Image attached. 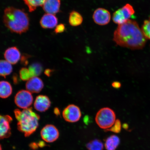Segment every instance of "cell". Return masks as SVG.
Listing matches in <instances>:
<instances>
[{
    "label": "cell",
    "instance_id": "cell-27",
    "mask_svg": "<svg viewBox=\"0 0 150 150\" xmlns=\"http://www.w3.org/2000/svg\"><path fill=\"white\" fill-rule=\"evenodd\" d=\"M112 86L114 88L117 89L121 87V84L119 82L115 81L112 83Z\"/></svg>",
    "mask_w": 150,
    "mask_h": 150
},
{
    "label": "cell",
    "instance_id": "cell-16",
    "mask_svg": "<svg viewBox=\"0 0 150 150\" xmlns=\"http://www.w3.org/2000/svg\"><path fill=\"white\" fill-rule=\"evenodd\" d=\"M12 87L9 82L5 81H0V98H6L12 93Z\"/></svg>",
    "mask_w": 150,
    "mask_h": 150
},
{
    "label": "cell",
    "instance_id": "cell-12",
    "mask_svg": "<svg viewBox=\"0 0 150 150\" xmlns=\"http://www.w3.org/2000/svg\"><path fill=\"white\" fill-rule=\"evenodd\" d=\"M51 104L50 99L47 96L40 95L38 96L35 98L34 103V107L38 111L45 112L50 108Z\"/></svg>",
    "mask_w": 150,
    "mask_h": 150
},
{
    "label": "cell",
    "instance_id": "cell-15",
    "mask_svg": "<svg viewBox=\"0 0 150 150\" xmlns=\"http://www.w3.org/2000/svg\"><path fill=\"white\" fill-rule=\"evenodd\" d=\"M61 0H46L42 7L47 13L55 15L59 12Z\"/></svg>",
    "mask_w": 150,
    "mask_h": 150
},
{
    "label": "cell",
    "instance_id": "cell-9",
    "mask_svg": "<svg viewBox=\"0 0 150 150\" xmlns=\"http://www.w3.org/2000/svg\"><path fill=\"white\" fill-rule=\"evenodd\" d=\"M93 18L96 23L100 25H104L109 23L111 16L109 11L104 8H98L94 12Z\"/></svg>",
    "mask_w": 150,
    "mask_h": 150
},
{
    "label": "cell",
    "instance_id": "cell-17",
    "mask_svg": "<svg viewBox=\"0 0 150 150\" xmlns=\"http://www.w3.org/2000/svg\"><path fill=\"white\" fill-rule=\"evenodd\" d=\"M120 143V139L116 135H112L107 139L105 146L106 150H115Z\"/></svg>",
    "mask_w": 150,
    "mask_h": 150
},
{
    "label": "cell",
    "instance_id": "cell-21",
    "mask_svg": "<svg viewBox=\"0 0 150 150\" xmlns=\"http://www.w3.org/2000/svg\"><path fill=\"white\" fill-rule=\"evenodd\" d=\"M31 77L38 76L42 73V65L38 63L32 64L28 69Z\"/></svg>",
    "mask_w": 150,
    "mask_h": 150
},
{
    "label": "cell",
    "instance_id": "cell-10",
    "mask_svg": "<svg viewBox=\"0 0 150 150\" xmlns=\"http://www.w3.org/2000/svg\"><path fill=\"white\" fill-rule=\"evenodd\" d=\"M12 120L10 116L0 115V140L8 138L10 136V125Z\"/></svg>",
    "mask_w": 150,
    "mask_h": 150
},
{
    "label": "cell",
    "instance_id": "cell-6",
    "mask_svg": "<svg viewBox=\"0 0 150 150\" xmlns=\"http://www.w3.org/2000/svg\"><path fill=\"white\" fill-rule=\"evenodd\" d=\"M33 101L32 93L27 90L18 92L15 96L14 102L16 106L22 109L30 108Z\"/></svg>",
    "mask_w": 150,
    "mask_h": 150
},
{
    "label": "cell",
    "instance_id": "cell-7",
    "mask_svg": "<svg viewBox=\"0 0 150 150\" xmlns=\"http://www.w3.org/2000/svg\"><path fill=\"white\" fill-rule=\"evenodd\" d=\"M63 117L65 120L69 122L74 123L78 122L81 117L80 109L74 104L69 105L63 110Z\"/></svg>",
    "mask_w": 150,
    "mask_h": 150
},
{
    "label": "cell",
    "instance_id": "cell-19",
    "mask_svg": "<svg viewBox=\"0 0 150 150\" xmlns=\"http://www.w3.org/2000/svg\"><path fill=\"white\" fill-rule=\"evenodd\" d=\"M12 64L6 60H0V76L5 78L12 72Z\"/></svg>",
    "mask_w": 150,
    "mask_h": 150
},
{
    "label": "cell",
    "instance_id": "cell-29",
    "mask_svg": "<svg viewBox=\"0 0 150 150\" xmlns=\"http://www.w3.org/2000/svg\"><path fill=\"white\" fill-rule=\"evenodd\" d=\"M0 150H2V147L1 145H0Z\"/></svg>",
    "mask_w": 150,
    "mask_h": 150
},
{
    "label": "cell",
    "instance_id": "cell-3",
    "mask_svg": "<svg viewBox=\"0 0 150 150\" xmlns=\"http://www.w3.org/2000/svg\"><path fill=\"white\" fill-rule=\"evenodd\" d=\"M17 121L18 128L26 137H29L34 133L39 126L40 116L29 108L14 111Z\"/></svg>",
    "mask_w": 150,
    "mask_h": 150
},
{
    "label": "cell",
    "instance_id": "cell-13",
    "mask_svg": "<svg viewBox=\"0 0 150 150\" xmlns=\"http://www.w3.org/2000/svg\"><path fill=\"white\" fill-rule=\"evenodd\" d=\"M5 60L11 64H16L19 61L21 54L19 50L16 47L7 48L4 52Z\"/></svg>",
    "mask_w": 150,
    "mask_h": 150
},
{
    "label": "cell",
    "instance_id": "cell-4",
    "mask_svg": "<svg viewBox=\"0 0 150 150\" xmlns=\"http://www.w3.org/2000/svg\"><path fill=\"white\" fill-rule=\"evenodd\" d=\"M95 121L101 129L107 131L113 126L116 121V115L113 110L105 108L99 110L96 114Z\"/></svg>",
    "mask_w": 150,
    "mask_h": 150
},
{
    "label": "cell",
    "instance_id": "cell-5",
    "mask_svg": "<svg viewBox=\"0 0 150 150\" xmlns=\"http://www.w3.org/2000/svg\"><path fill=\"white\" fill-rule=\"evenodd\" d=\"M134 13V9L132 6L127 4L114 13L112 19L114 23L119 25L130 20L129 19Z\"/></svg>",
    "mask_w": 150,
    "mask_h": 150
},
{
    "label": "cell",
    "instance_id": "cell-26",
    "mask_svg": "<svg viewBox=\"0 0 150 150\" xmlns=\"http://www.w3.org/2000/svg\"><path fill=\"white\" fill-rule=\"evenodd\" d=\"M65 29V27L64 24H60L56 26L54 31L56 33H60L64 32Z\"/></svg>",
    "mask_w": 150,
    "mask_h": 150
},
{
    "label": "cell",
    "instance_id": "cell-25",
    "mask_svg": "<svg viewBox=\"0 0 150 150\" xmlns=\"http://www.w3.org/2000/svg\"><path fill=\"white\" fill-rule=\"evenodd\" d=\"M121 125L120 121L119 120H116L115 123L111 128L107 131H111L115 133H119L121 130Z\"/></svg>",
    "mask_w": 150,
    "mask_h": 150
},
{
    "label": "cell",
    "instance_id": "cell-14",
    "mask_svg": "<svg viewBox=\"0 0 150 150\" xmlns=\"http://www.w3.org/2000/svg\"><path fill=\"white\" fill-rule=\"evenodd\" d=\"M58 22V19L55 15L47 13L41 18L40 24L44 29H52L56 27Z\"/></svg>",
    "mask_w": 150,
    "mask_h": 150
},
{
    "label": "cell",
    "instance_id": "cell-18",
    "mask_svg": "<svg viewBox=\"0 0 150 150\" xmlns=\"http://www.w3.org/2000/svg\"><path fill=\"white\" fill-rule=\"evenodd\" d=\"M83 18L81 14L76 11L70 13L69 17V23L73 27H77L81 25L83 22Z\"/></svg>",
    "mask_w": 150,
    "mask_h": 150
},
{
    "label": "cell",
    "instance_id": "cell-24",
    "mask_svg": "<svg viewBox=\"0 0 150 150\" xmlns=\"http://www.w3.org/2000/svg\"><path fill=\"white\" fill-rule=\"evenodd\" d=\"M20 75L21 79L24 81H28L32 78L29 70L26 68H23L21 70Z\"/></svg>",
    "mask_w": 150,
    "mask_h": 150
},
{
    "label": "cell",
    "instance_id": "cell-23",
    "mask_svg": "<svg viewBox=\"0 0 150 150\" xmlns=\"http://www.w3.org/2000/svg\"><path fill=\"white\" fill-rule=\"evenodd\" d=\"M142 30L146 38L150 40V17L144 21Z\"/></svg>",
    "mask_w": 150,
    "mask_h": 150
},
{
    "label": "cell",
    "instance_id": "cell-2",
    "mask_svg": "<svg viewBox=\"0 0 150 150\" xmlns=\"http://www.w3.org/2000/svg\"><path fill=\"white\" fill-rule=\"evenodd\" d=\"M6 27L12 33H25L29 29L30 19L27 13L22 9L12 7L6 8L3 15Z\"/></svg>",
    "mask_w": 150,
    "mask_h": 150
},
{
    "label": "cell",
    "instance_id": "cell-20",
    "mask_svg": "<svg viewBox=\"0 0 150 150\" xmlns=\"http://www.w3.org/2000/svg\"><path fill=\"white\" fill-rule=\"evenodd\" d=\"M46 0H23L30 12L35 11L38 7L42 6Z\"/></svg>",
    "mask_w": 150,
    "mask_h": 150
},
{
    "label": "cell",
    "instance_id": "cell-22",
    "mask_svg": "<svg viewBox=\"0 0 150 150\" xmlns=\"http://www.w3.org/2000/svg\"><path fill=\"white\" fill-rule=\"evenodd\" d=\"M86 147L89 150H103L104 145L100 141L95 139L88 143Z\"/></svg>",
    "mask_w": 150,
    "mask_h": 150
},
{
    "label": "cell",
    "instance_id": "cell-28",
    "mask_svg": "<svg viewBox=\"0 0 150 150\" xmlns=\"http://www.w3.org/2000/svg\"><path fill=\"white\" fill-rule=\"evenodd\" d=\"M54 112H55V114L56 115H59L60 114V112L59 109L57 108L55 109V110H54Z\"/></svg>",
    "mask_w": 150,
    "mask_h": 150
},
{
    "label": "cell",
    "instance_id": "cell-8",
    "mask_svg": "<svg viewBox=\"0 0 150 150\" xmlns=\"http://www.w3.org/2000/svg\"><path fill=\"white\" fill-rule=\"evenodd\" d=\"M41 136L44 141L52 143L56 141L59 137V132L54 125H48L43 127L40 132Z\"/></svg>",
    "mask_w": 150,
    "mask_h": 150
},
{
    "label": "cell",
    "instance_id": "cell-11",
    "mask_svg": "<svg viewBox=\"0 0 150 150\" xmlns=\"http://www.w3.org/2000/svg\"><path fill=\"white\" fill-rule=\"evenodd\" d=\"M25 86L27 90L31 93H38L42 91L44 84L40 78L35 76L27 81Z\"/></svg>",
    "mask_w": 150,
    "mask_h": 150
},
{
    "label": "cell",
    "instance_id": "cell-1",
    "mask_svg": "<svg viewBox=\"0 0 150 150\" xmlns=\"http://www.w3.org/2000/svg\"><path fill=\"white\" fill-rule=\"evenodd\" d=\"M146 39L137 23L131 20L118 25L114 34L113 40L116 44L133 50L143 48Z\"/></svg>",
    "mask_w": 150,
    "mask_h": 150
}]
</instances>
